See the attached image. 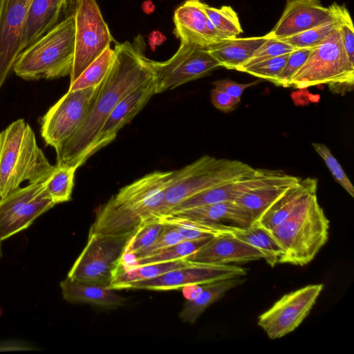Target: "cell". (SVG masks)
Masks as SVG:
<instances>
[{
	"instance_id": "6da1fadb",
	"label": "cell",
	"mask_w": 354,
	"mask_h": 354,
	"mask_svg": "<svg viewBox=\"0 0 354 354\" xmlns=\"http://www.w3.org/2000/svg\"><path fill=\"white\" fill-rule=\"evenodd\" d=\"M145 41L138 35L133 42L117 43L113 64L101 83L84 120L77 131L57 150V163L77 169L92 156L96 137L108 116L127 94L153 76Z\"/></svg>"
},
{
	"instance_id": "7a4b0ae2",
	"label": "cell",
	"mask_w": 354,
	"mask_h": 354,
	"mask_svg": "<svg viewBox=\"0 0 354 354\" xmlns=\"http://www.w3.org/2000/svg\"><path fill=\"white\" fill-rule=\"evenodd\" d=\"M174 171H155L123 187L96 211L88 234H133L153 219Z\"/></svg>"
},
{
	"instance_id": "3957f363",
	"label": "cell",
	"mask_w": 354,
	"mask_h": 354,
	"mask_svg": "<svg viewBox=\"0 0 354 354\" xmlns=\"http://www.w3.org/2000/svg\"><path fill=\"white\" fill-rule=\"evenodd\" d=\"M53 167L24 119L12 122L0 132V198L25 181L44 182Z\"/></svg>"
},
{
	"instance_id": "277c9868",
	"label": "cell",
	"mask_w": 354,
	"mask_h": 354,
	"mask_svg": "<svg viewBox=\"0 0 354 354\" xmlns=\"http://www.w3.org/2000/svg\"><path fill=\"white\" fill-rule=\"evenodd\" d=\"M330 221L316 193L308 194L279 225L269 232L282 250L278 263L305 266L327 242Z\"/></svg>"
},
{
	"instance_id": "5b68a950",
	"label": "cell",
	"mask_w": 354,
	"mask_h": 354,
	"mask_svg": "<svg viewBox=\"0 0 354 354\" xmlns=\"http://www.w3.org/2000/svg\"><path fill=\"white\" fill-rule=\"evenodd\" d=\"M75 54V19L71 13L21 51L12 71L25 80H55L70 75Z\"/></svg>"
},
{
	"instance_id": "8992f818",
	"label": "cell",
	"mask_w": 354,
	"mask_h": 354,
	"mask_svg": "<svg viewBox=\"0 0 354 354\" xmlns=\"http://www.w3.org/2000/svg\"><path fill=\"white\" fill-rule=\"evenodd\" d=\"M256 169L236 160L204 155L174 171L153 219L160 218L183 201L221 184L252 175Z\"/></svg>"
},
{
	"instance_id": "52a82bcc",
	"label": "cell",
	"mask_w": 354,
	"mask_h": 354,
	"mask_svg": "<svg viewBox=\"0 0 354 354\" xmlns=\"http://www.w3.org/2000/svg\"><path fill=\"white\" fill-rule=\"evenodd\" d=\"M354 66L343 48L339 27L312 51L292 77L290 87L306 88L326 84L330 91L344 95L353 89Z\"/></svg>"
},
{
	"instance_id": "ba28073f",
	"label": "cell",
	"mask_w": 354,
	"mask_h": 354,
	"mask_svg": "<svg viewBox=\"0 0 354 354\" xmlns=\"http://www.w3.org/2000/svg\"><path fill=\"white\" fill-rule=\"evenodd\" d=\"M133 234H88L87 243L67 277L72 280L110 286Z\"/></svg>"
},
{
	"instance_id": "9c48e42d",
	"label": "cell",
	"mask_w": 354,
	"mask_h": 354,
	"mask_svg": "<svg viewBox=\"0 0 354 354\" xmlns=\"http://www.w3.org/2000/svg\"><path fill=\"white\" fill-rule=\"evenodd\" d=\"M75 54L70 84L107 48L113 41L96 0H75Z\"/></svg>"
},
{
	"instance_id": "30bf717a",
	"label": "cell",
	"mask_w": 354,
	"mask_h": 354,
	"mask_svg": "<svg viewBox=\"0 0 354 354\" xmlns=\"http://www.w3.org/2000/svg\"><path fill=\"white\" fill-rule=\"evenodd\" d=\"M101 84L68 91L41 119V136L46 145L59 149L79 129Z\"/></svg>"
},
{
	"instance_id": "8fae6325",
	"label": "cell",
	"mask_w": 354,
	"mask_h": 354,
	"mask_svg": "<svg viewBox=\"0 0 354 354\" xmlns=\"http://www.w3.org/2000/svg\"><path fill=\"white\" fill-rule=\"evenodd\" d=\"M55 205L42 183L19 187L0 198V239L3 241L27 229Z\"/></svg>"
},
{
	"instance_id": "7c38bea8",
	"label": "cell",
	"mask_w": 354,
	"mask_h": 354,
	"mask_svg": "<svg viewBox=\"0 0 354 354\" xmlns=\"http://www.w3.org/2000/svg\"><path fill=\"white\" fill-rule=\"evenodd\" d=\"M151 62L156 73V93L203 77L221 67L205 48L185 41H180L177 51L168 60Z\"/></svg>"
},
{
	"instance_id": "4fadbf2b",
	"label": "cell",
	"mask_w": 354,
	"mask_h": 354,
	"mask_svg": "<svg viewBox=\"0 0 354 354\" xmlns=\"http://www.w3.org/2000/svg\"><path fill=\"white\" fill-rule=\"evenodd\" d=\"M324 288L311 284L284 295L259 315L257 324L271 339H278L295 330L310 313Z\"/></svg>"
},
{
	"instance_id": "5bb4252c",
	"label": "cell",
	"mask_w": 354,
	"mask_h": 354,
	"mask_svg": "<svg viewBox=\"0 0 354 354\" xmlns=\"http://www.w3.org/2000/svg\"><path fill=\"white\" fill-rule=\"evenodd\" d=\"M246 274L247 270L239 266L192 263L188 266L167 272L157 277L121 284L113 289L177 290L187 286L241 277Z\"/></svg>"
},
{
	"instance_id": "9a60e30c",
	"label": "cell",
	"mask_w": 354,
	"mask_h": 354,
	"mask_svg": "<svg viewBox=\"0 0 354 354\" xmlns=\"http://www.w3.org/2000/svg\"><path fill=\"white\" fill-rule=\"evenodd\" d=\"M300 180V178L287 174L281 170L256 169L251 176L221 184L183 201L167 214L201 205L234 201L245 193L261 187L279 183L294 184Z\"/></svg>"
},
{
	"instance_id": "2e32d148",
	"label": "cell",
	"mask_w": 354,
	"mask_h": 354,
	"mask_svg": "<svg viewBox=\"0 0 354 354\" xmlns=\"http://www.w3.org/2000/svg\"><path fill=\"white\" fill-rule=\"evenodd\" d=\"M32 0H0V90L20 53L21 34Z\"/></svg>"
},
{
	"instance_id": "e0dca14e",
	"label": "cell",
	"mask_w": 354,
	"mask_h": 354,
	"mask_svg": "<svg viewBox=\"0 0 354 354\" xmlns=\"http://www.w3.org/2000/svg\"><path fill=\"white\" fill-rule=\"evenodd\" d=\"M201 0H186L174 14V33L180 41L207 48L227 39L214 26Z\"/></svg>"
},
{
	"instance_id": "ac0fdd59",
	"label": "cell",
	"mask_w": 354,
	"mask_h": 354,
	"mask_svg": "<svg viewBox=\"0 0 354 354\" xmlns=\"http://www.w3.org/2000/svg\"><path fill=\"white\" fill-rule=\"evenodd\" d=\"M335 16L319 0H287L283 12L266 38L282 39L317 26Z\"/></svg>"
},
{
	"instance_id": "d6986e66",
	"label": "cell",
	"mask_w": 354,
	"mask_h": 354,
	"mask_svg": "<svg viewBox=\"0 0 354 354\" xmlns=\"http://www.w3.org/2000/svg\"><path fill=\"white\" fill-rule=\"evenodd\" d=\"M154 94H156V75L127 94L115 106L100 129L91 154L113 142L119 131L132 120Z\"/></svg>"
},
{
	"instance_id": "ffe728a7",
	"label": "cell",
	"mask_w": 354,
	"mask_h": 354,
	"mask_svg": "<svg viewBox=\"0 0 354 354\" xmlns=\"http://www.w3.org/2000/svg\"><path fill=\"white\" fill-rule=\"evenodd\" d=\"M265 257L261 250L225 232L212 236L185 259L198 263L228 264L265 259Z\"/></svg>"
},
{
	"instance_id": "44dd1931",
	"label": "cell",
	"mask_w": 354,
	"mask_h": 354,
	"mask_svg": "<svg viewBox=\"0 0 354 354\" xmlns=\"http://www.w3.org/2000/svg\"><path fill=\"white\" fill-rule=\"evenodd\" d=\"M167 215L208 223L223 233L228 232L232 228L250 227L254 223L250 213L234 201L194 207Z\"/></svg>"
},
{
	"instance_id": "7402d4cb",
	"label": "cell",
	"mask_w": 354,
	"mask_h": 354,
	"mask_svg": "<svg viewBox=\"0 0 354 354\" xmlns=\"http://www.w3.org/2000/svg\"><path fill=\"white\" fill-rule=\"evenodd\" d=\"M75 0H32L24 26L20 53L66 17Z\"/></svg>"
},
{
	"instance_id": "603a6c76",
	"label": "cell",
	"mask_w": 354,
	"mask_h": 354,
	"mask_svg": "<svg viewBox=\"0 0 354 354\" xmlns=\"http://www.w3.org/2000/svg\"><path fill=\"white\" fill-rule=\"evenodd\" d=\"M317 180L301 179L290 186L263 213L257 223L270 232L281 223L308 194L316 193Z\"/></svg>"
},
{
	"instance_id": "cb8c5ba5",
	"label": "cell",
	"mask_w": 354,
	"mask_h": 354,
	"mask_svg": "<svg viewBox=\"0 0 354 354\" xmlns=\"http://www.w3.org/2000/svg\"><path fill=\"white\" fill-rule=\"evenodd\" d=\"M62 297L68 303L90 304L106 308L124 304L125 298L104 285L72 280L68 277L59 283Z\"/></svg>"
},
{
	"instance_id": "d4e9b609",
	"label": "cell",
	"mask_w": 354,
	"mask_h": 354,
	"mask_svg": "<svg viewBox=\"0 0 354 354\" xmlns=\"http://www.w3.org/2000/svg\"><path fill=\"white\" fill-rule=\"evenodd\" d=\"M266 39L264 36L229 38L205 49L220 66L237 70L253 55Z\"/></svg>"
},
{
	"instance_id": "484cf974",
	"label": "cell",
	"mask_w": 354,
	"mask_h": 354,
	"mask_svg": "<svg viewBox=\"0 0 354 354\" xmlns=\"http://www.w3.org/2000/svg\"><path fill=\"white\" fill-rule=\"evenodd\" d=\"M244 281L241 277H235L205 284L194 298L186 301L179 313L180 318L185 322L194 324L210 305L222 298L228 290L242 284Z\"/></svg>"
},
{
	"instance_id": "4316f807",
	"label": "cell",
	"mask_w": 354,
	"mask_h": 354,
	"mask_svg": "<svg viewBox=\"0 0 354 354\" xmlns=\"http://www.w3.org/2000/svg\"><path fill=\"white\" fill-rule=\"evenodd\" d=\"M294 184L279 183L261 187L245 193L234 202L250 213L254 223L259 221L266 210Z\"/></svg>"
},
{
	"instance_id": "83f0119b",
	"label": "cell",
	"mask_w": 354,
	"mask_h": 354,
	"mask_svg": "<svg viewBox=\"0 0 354 354\" xmlns=\"http://www.w3.org/2000/svg\"><path fill=\"white\" fill-rule=\"evenodd\" d=\"M227 233L261 250L265 254V260L270 266L273 267L278 263L282 254L281 249L269 232L258 223H253L245 228H232Z\"/></svg>"
},
{
	"instance_id": "f1b7e54d",
	"label": "cell",
	"mask_w": 354,
	"mask_h": 354,
	"mask_svg": "<svg viewBox=\"0 0 354 354\" xmlns=\"http://www.w3.org/2000/svg\"><path fill=\"white\" fill-rule=\"evenodd\" d=\"M192 263V262L182 259L141 265L126 270H117L109 287L113 289L115 286L121 284L153 279L167 272L188 266Z\"/></svg>"
},
{
	"instance_id": "f546056e",
	"label": "cell",
	"mask_w": 354,
	"mask_h": 354,
	"mask_svg": "<svg viewBox=\"0 0 354 354\" xmlns=\"http://www.w3.org/2000/svg\"><path fill=\"white\" fill-rule=\"evenodd\" d=\"M76 170L73 167L56 164L47 178L42 182L55 205L71 200Z\"/></svg>"
},
{
	"instance_id": "4dcf8cb0",
	"label": "cell",
	"mask_w": 354,
	"mask_h": 354,
	"mask_svg": "<svg viewBox=\"0 0 354 354\" xmlns=\"http://www.w3.org/2000/svg\"><path fill=\"white\" fill-rule=\"evenodd\" d=\"M211 238L212 237L183 241L175 245L151 253L145 257L136 259L131 268L141 265L185 259L199 250L207 243Z\"/></svg>"
},
{
	"instance_id": "1f68e13d",
	"label": "cell",
	"mask_w": 354,
	"mask_h": 354,
	"mask_svg": "<svg viewBox=\"0 0 354 354\" xmlns=\"http://www.w3.org/2000/svg\"><path fill=\"white\" fill-rule=\"evenodd\" d=\"M115 57L114 49L107 48L72 83L68 91H75L100 85L109 71Z\"/></svg>"
},
{
	"instance_id": "d6a6232c",
	"label": "cell",
	"mask_w": 354,
	"mask_h": 354,
	"mask_svg": "<svg viewBox=\"0 0 354 354\" xmlns=\"http://www.w3.org/2000/svg\"><path fill=\"white\" fill-rule=\"evenodd\" d=\"M203 8L214 28L227 39L236 37L243 32L238 15L232 7L216 8L203 3Z\"/></svg>"
},
{
	"instance_id": "836d02e7",
	"label": "cell",
	"mask_w": 354,
	"mask_h": 354,
	"mask_svg": "<svg viewBox=\"0 0 354 354\" xmlns=\"http://www.w3.org/2000/svg\"><path fill=\"white\" fill-rule=\"evenodd\" d=\"M339 21L335 14V16L333 18L317 26L291 37L279 40L290 44L295 49L313 48L318 46L325 40L339 27Z\"/></svg>"
},
{
	"instance_id": "e575fe53",
	"label": "cell",
	"mask_w": 354,
	"mask_h": 354,
	"mask_svg": "<svg viewBox=\"0 0 354 354\" xmlns=\"http://www.w3.org/2000/svg\"><path fill=\"white\" fill-rule=\"evenodd\" d=\"M163 228L159 218L142 224L131 236L122 258L133 257L135 254L150 246L157 239Z\"/></svg>"
},
{
	"instance_id": "d590c367",
	"label": "cell",
	"mask_w": 354,
	"mask_h": 354,
	"mask_svg": "<svg viewBox=\"0 0 354 354\" xmlns=\"http://www.w3.org/2000/svg\"><path fill=\"white\" fill-rule=\"evenodd\" d=\"M332 6L339 21L343 48L349 62L354 66V28L350 13L344 6L333 3Z\"/></svg>"
},
{
	"instance_id": "8d00e7d4",
	"label": "cell",
	"mask_w": 354,
	"mask_h": 354,
	"mask_svg": "<svg viewBox=\"0 0 354 354\" xmlns=\"http://www.w3.org/2000/svg\"><path fill=\"white\" fill-rule=\"evenodd\" d=\"M290 54L260 61L243 68L239 71L273 83L285 66Z\"/></svg>"
},
{
	"instance_id": "74e56055",
	"label": "cell",
	"mask_w": 354,
	"mask_h": 354,
	"mask_svg": "<svg viewBox=\"0 0 354 354\" xmlns=\"http://www.w3.org/2000/svg\"><path fill=\"white\" fill-rule=\"evenodd\" d=\"M185 240H184L172 225L163 223V228L156 241L150 246L135 254L131 258V263L127 266H120V269L122 270L130 269L136 259L145 257L151 253L175 245Z\"/></svg>"
},
{
	"instance_id": "f35d334b",
	"label": "cell",
	"mask_w": 354,
	"mask_h": 354,
	"mask_svg": "<svg viewBox=\"0 0 354 354\" xmlns=\"http://www.w3.org/2000/svg\"><path fill=\"white\" fill-rule=\"evenodd\" d=\"M313 147L322 158L330 172L337 181L352 197H354V187L339 162L332 154L329 148L322 143L313 142Z\"/></svg>"
},
{
	"instance_id": "ab89813d",
	"label": "cell",
	"mask_w": 354,
	"mask_h": 354,
	"mask_svg": "<svg viewBox=\"0 0 354 354\" xmlns=\"http://www.w3.org/2000/svg\"><path fill=\"white\" fill-rule=\"evenodd\" d=\"M295 48L290 44L281 40L266 38V41L256 50L253 55L236 71L262 60L290 54Z\"/></svg>"
},
{
	"instance_id": "60d3db41",
	"label": "cell",
	"mask_w": 354,
	"mask_h": 354,
	"mask_svg": "<svg viewBox=\"0 0 354 354\" xmlns=\"http://www.w3.org/2000/svg\"><path fill=\"white\" fill-rule=\"evenodd\" d=\"M312 49L313 48H305L292 51L273 84L284 88L290 87L292 77L305 63Z\"/></svg>"
},
{
	"instance_id": "b9f144b4",
	"label": "cell",
	"mask_w": 354,
	"mask_h": 354,
	"mask_svg": "<svg viewBox=\"0 0 354 354\" xmlns=\"http://www.w3.org/2000/svg\"><path fill=\"white\" fill-rule=\"evenodd\" d=\"M210 99L214 107L224 113L232 111L241 100L216 88L211 90Z\"/></svg>"
},
{
	"instance_id": "7bdbcfd3",
	"label": "cell",
	"mask_w": 354,
	"mask_h": 354,
	"mask_svg": "<svg viewBox=\"0 0 354 354\" xmlns=\"http://www.w3.org/2000/svg\"><path fill=\"white\" fill-rule=\"evenodd\" d=\"M259 82V80H256L249 83H238L229 79H225L216 80L212 82V84L214 86V88L224 91L232 97L241 99L245 89Z\"/></svg>"
},
{
	"instance_id": "ee69618b",
	"label": "cell",
	"mask_w": 354,
	"mask_h": 354,
	"mask_svg": "<svg viewBox=\"0 0 354 354\" xmlns=\"http://www.w3.org/2000/svg\"><path fill=\"white\" fill-rule=\"evenodd\" d=\"M172 225L176 228L178 232L182 236V237L185 241L209 238L215 236L211 233L205 232L189 229L179 225Z\"/></svg>"
},
{
	"instance_id": "f6af8a7d",
	"label": "cell",
	"mask_w": 354,
	"mask_h": 354,
	"mask_svg": "<svg viewBox=\"0 0 354 354\" xmlns=\"http://www.w3.org/2000/svg\"><path fill=\"white\" fill-rule=\"evenodd\" d=\"M30 347L24 342L17 340L3 341L0 343V351L28 350Z\"/></svg>"
},
{
	"instance_id": "bcb514c9",
	"label": "cell",
	"mask_w": 354,
	"mask_h": 354,
	"mask_svg": "<svg viewBox=\"0 0 354 354\" xmlns=\"http://www.w3.org/2000/svg\"><path fill=\"white\" fill-rule=\"evenodd\" d=\"M1 242H2V241L0 239V260H1V257H2Z\"/></svg>"
}]
</instances>
